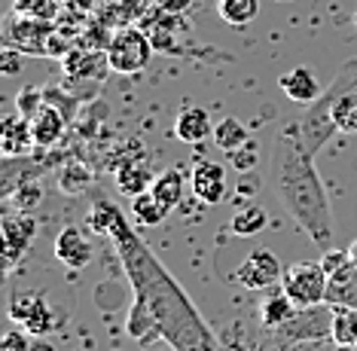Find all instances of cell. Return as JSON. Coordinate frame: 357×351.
<instances>
[{
  "instance_id": "26",
  "label": "cell",
  "mask_w": 357,
  "mask_h": 351,
  "mask_svg": "<svg viewBox=\"0 0 357 351\" xmlns=\"http://www.w3.org/2000/svg\"><path fill=\"white\" fill-rule=\"evenodd\" d=\"M43 107H46V92L28 89V92L19 95V110H22V117H25V119H34Z\"/></svg>"
},
{
  "instance_id": "14",
  "label": "cell",
  "mask_w": 357,
  "mask_h": 351,
  "mask_svg": "<svg viewBox=\"0 0 357 351\" xmlns=\"http://www.w3.org/2000/svg\"><path fill=\"white\" fill-rule=\"evenodd\" d=\"M296 312H299V306L294 299H290L284 290H275L263 299V306H259V324H263L269 333H278L281 327H287V324L294 321Z\"/></svg>"
},
{
  "instance_id": "34",
  "label": "cell",
  "mask_w": 357,
  "mask_h": 351,
  "mask_svg": "<svg viewBox=\"0 0 357 351\" xmlns=\"http://www.w3.org/2000/svg\"><path fill=\"white\" fill-rule=\"evenodd\" d=\"M275 3H290V0H275Z\"/></svg>"
},
{
  "instance_id": "17",
  "label": "cell",
  "mask_w": 357,
  "mask_h": 351,
  "mask_svg": "<svg viewBox=\"0 0 357 351\" xmlns=\"http://www.w3.org/2000/svg\"><path fill=\"white\" fill-rule=\"evenodd\" d=\"M31 132H34L37 147H55L64 135V117L55 107H50V101H46V107L31 119Z\"/></svg>"
},
{
  "instance_id": "23",
  "label": "cell",
  "mask_w": 357,
  "mask_h": 351,
  "mask_svg": "<svg viewBox=\"0 0 357 351\" xmlns=\"http://www.w3.org/2000/svg\"><path fill=\"white\" fill-rule=\"evenodd\" d=\"M132 214H135V220L141 226H156V223L165 220V214H172V211H168L156 199V195L147 190V193H141V195H132Z\"/></svg>"
},
{
  "instance_id": "19",
  "label": "cell",
  "mask_w": 357,
  "mask_h": 351,
  "mask_svg": "<svg viewBox=\"0 0 357 351\" xmlns=\"http://www.w3.org/2000/svg\"><path fill=\"white\" fill-rule=\"evenodd\" d=\"M153 181L156 177L150 174V165H144V162H128V165H123L116 171V184H119V190L128 193V195H141V193H147Z\"/></svg>"
},
{
  "instance_id": "29",
  "label": "cell",
  "mask_w": 357,
  "mask_h": 351,
  "mask_svg": "<svg viewBox=\"0 0 357 351\" xmlns=\"http://www.w3.org/2000/svg\"><path fill=\"white\" fill-rule=\"evenodd\" d=\"M0 351H31V339L22 330H10L0 342Z\"/></svg>"
},
{
  "instance_id": "3",
  "label": "cell",
  "mask_w": 357,
  "mask_h": 351,
  "mask_svg": "<svg viewBox=\"0 0 357 351\" xmlns=\"http://www.w3.org/2000/svg\"><path fill=\"white\" fill-rule=\"evenodd\" d=\"M303 144L318 153L336 132L357 135V59H348L324 95L296 119Z\"/></svg>"
},
{
  "instance_id": "11",
  "label": "cell",
  "mask_w": 357,
  "mask_h": 351,
  "mask_svg": "<svg viewBox=\"0 0 357 351\" xmlns=\"http://www.w3.org/2000/svg\"><path fill=\"white\" fill-rule=\"evenodd\" d=\"M278 86L294 104H314L324 95V89L318 83V77H314V70L305 68V64H299V68H290L287 73H281Z\"/></svg>"
},
{
  "instance_id": "6",
  "label": "cell",
  "mask_w": 357,
  "mask_h": 351,
  "mask_svg": "<svg viewBox=\"0 0 357 351\" xmlns=\"http://www.w3.org/2000/svg\"><path fill=\"white\" fill-rule=\"evenodd\" d=\"M10 318L15 324L25 327L28 336H50L52 327H55V318H52V308L46 303L43 293L37 290H19L13 293L10 299Z\"/></svg>"
},
{
  "instance_id": "7",
  "label": "cell",
  "mask_w": 357,
  "mask_h": 351,
  "mask_svg": "<svg viewBox=\"0 0 357 351\" xmlns=\"http://www.w3.org/2000/svg\"><path fill=\"white\" fill-rule=\"evenodd\" d=\"M235 278L245 290H269V287H278L281 278H284V266L281 260L266 248H257L241 260V266L235 269Z\"/></svg>"
},
{
  "instance_id": "12",
  "label": "cell",
  "mask_w": 357,
  "mask_h": 351,
  "mask_svg": "<svg viewBox=\"0 0 357 351\" xmlns=\"http://www.w3.org/2000/svg\"><path fill=\"white\" fill-rule=\"evenodd\" d=\"M55 257L68 269H86L92 263V244L77 226H64L55 239Z\"/></svg>"
},
{
  "instance_id": "21",
  "label": "cell",
  "mask_w": 357,
  "mask_h": 351,
  "mask_svg": "<svg viewBox=\"0 0 357 351\" xmlns=\"http://www.w3.org/2000/svg\"><path fill=\"white\" fill-rule=\"evenodd\" d=\"M330 339L336 345H357V308H345V306L333 308Z\"/></svg>"
},
{
  "instance_id": "32",
  "label": "cell",
  "mask_w": 357,
  "mask_h": 351,
  "mask_svg": "<svg viewBox=\"0 0 357 351\" xmlns=\"http://www.w3.org/2000/svg\"><path fill=\"white\" fill-rule=\"evenodd\" d=\"M31 351H55V345H52L50 339L37 336V339H31Z\"/></svg>"
},
{
  "instance_id": "31",
  "label": "cell",
  "mask_w": 357,
  "mask_h": 351,
  "mask_svg": "<svg viewBox=\"0 0 357 351\" xmlns=\"http://www.w3.org/2000/svg\"><path fill=\"white\" fill-rule=\"evenodd\" d=\"M19 64H22V55H15L13 49H6V55H3V73H10V77H13V73H19L22 70Z\"/></svg>"
},
{
  "instance_id": "10",
  "label": "cell",
  "mask_w": 357,
  "mask_h": 351,
  "mask_svg": "<svg viewBox=\"0 0 357 351\" xmlns=\"http://www.w3.org/2000/svg\"><path fill=\"white\" fill-rule=\"evenodd\" d=\"M327 306H345L357 308V241L348 248V263L339 269L336 275H330V290H327Z\"/></svg>"
},
{
  "instance_id": "28",
  "label": "cell",
  "mask_w": 357,
  "mask_h": 351,
  "mask_svg": "<svg viewBox=\"0 0 357 351\" xmlns=\"http://www.w3.org/2000/svg\"><path fill=\"white\" fill-rule=\"evenodd\" d=\"M229 159L235 162V168H238V171H250V168L257 165V150H254V144H248V147H241V150L229 153Z\"/></svg>"
},
{
  "instance_id": "1",
  "label": "cell",
  "mask_w": 357,
  "mask_h": 351,
  "mask_svg": "<svg viewBox=\"0 0 357 351\" xmlns=\"http://www.w3.org/2000/svg\"><path fill=\"white\" fill-rule=\"evenodd\" d=\"M89 226L95 232L110 235V241L119 251L128 281H132L135 306L126 321L128 336L135 339L162 336L177 351H223L217 345L211 327L196 312V306L190 303V297L177 284V278L159 263L147 244L137 239V232L128 226L123 211L110 199H101V195L95 199Z\"/></svg>"
},
{
  "instance_id": "4",
  "label": "cell",
  "mask_w": 357,
  "mask_h": 351,
  "mask_svg": "<svg viewBox=\"0 0 357 351\" xmlns=\"http://www.w3.org/2000/svg\"><path fill=\"white\" fill-rule=\"evenodd\" d=\"M281 290L299 308H312L327 303V290H330V275L324 272L321 263H294L284 269Z\"/></svg>"
},
{
  "instance_id": "9",
  "label": "cell",
  "mask_w": 357,
  "mask_h": 351,
  "mask_svg": "<svg viewBox=\"0 0 357 351\" xmlns=\"http://www.w3.org/2000/svg\"><path fill=\"white\" fill-rule=\"evenodd\" d=\"M37 235V220L28 214H6L3 217V257H6V266H13L25 251L31 248Z\"/></svg>"
},
{
  "instance_id": "20",
  "label": "cell",
  "mask_w": 357,
  "mask_h": 351,
  "mask_svg": "<svg viewBox=\"0 0 357 351\" xmlns=\"http://www.w3.org/2000/svg\"><path fill=\"white\" fill-rule=\"evenodd\" d=\"M150 193L156 195V199H159L168 211L177 208V205H181V199H183V174H181V171H172V168L162 171L156 181H153Z\"/></svg>"
},
{
  "instance_id": "24",
  "label": "cell",
  "mask_w": 357,
  "mask_h": 351,
  "mask_svg": "<svg viewBox=\"0 0 357 351\" xmlns=\"http://www.w3.org/2000/svg\"><path fill=\"white\" fill-rule=\"evenodd\" d=\"M266 211L259 208V205H250V208H245V211H238V214L232 217V232L235 235H259L266 230Z\"/></svg>"
},
{
  "instance_id": "27",
  "label": "cell",
  "mask_w": 357,
  "mask_h": 351,
  "mask_svg": "<svg viewBox=\"0 0 357 351\" xmlns=\"http://www.w3.org/2000/svg\"><path fill=\"white\" fill-rule=\"evenodd\" d=\"M13 199H15V205H19L22 211H31L40 199H43V190L37 186V181H28V184H22L19 190L13 193Z\"/></svg>"
},
{
  "instance_id": "33",
  "label": "cell",
  "mask_w": 357,
  "mask_h": 351,
  "mask_svg": "<svg viewBox=\"0 0 357 351\" xmlns=\"http://www.w3.org/2000/svg\"><path fill=\"white\" fill-rule=\"evenodd\" d=\"M336 351H357V345H336Z\"/></svg>"
},
{
  "instance_id": "8",
  "label": "cell",
  "mask_w": 357,
  "mask_h": 351,
  "mask_svg": "<svg viewBox=\"0 0 357 351\" xmlns=\"http://www.w3.org/2000/svg\"><path fill=\"white\" fill-rule=\"evenodd\" d=\"M190 184H192V193H196L199 202H205V205H220L226 195V165L202 159L199 165H192Z\"/></svg>"
},
{
  "instance_id": "2",
  "label": "cell",
  "mask_w": 357,
  "mask_h": 351,
  "mask_svg": "<svg viewBox=\"0 0 357 351\" xmlns=\"http://www.w3.org/2000/svg\"><path fill=\"white\" fill-rule=\"evenodd\" d=\"M272 186L284 211L314 244H330L333 211L321 174L314 168V153L303 144L299 122H284L272 147Z\"/></svg>"
},
{
  "instance_id": "22",
  "label": "cell",
  "mask_w": 357,
  "mask_h": 351,
  "mask_svg": "<svg viewBox=\"0 0 357 351\" xmlns=\"http://www.w3.org/2000/svg\"><path fill=\"white\" fill-rule=\"evenodd\" d=\"M217 13L232 28H245V24H250L259 15V0H220Z\"/></svg>"
},
{
  "instance_id": "18",
  "label": "cell",
  "mask_w": 357,
  "mask_h": 351,
  "mask_svg": "<svg viewBox=\"0 0 357 351\" xmlns=\"http://www.w3.org/2000/svg\"><path fill=\"white\" fill-rule=\"evenodd\" d=\"M214 144L220 147L223 153H235V150H241V147H248L250 141H248L245 122L235 119V117H223L214 126Z\"/></svg>"
},
{
  "instance_id": "5",
  "label": "cell",
  "mask_w": 357,
  "mask_h": 351,
  "mask_svg": "<svg viewBox=\"0 0 357 351\" xmlns=\"http://www.w3.org/2000/svg\"><path fill=\"white\" fill-rule=\"evenodd\" d=\"M153 59V40L137 28H126L110 40L107 61L116 73H141Z\"/></svg>"
},
{
  "instance_id": "15",
  "label": "cell",
  "mask_w": 357,
  "mask_h": 351,
  "mask_svg": "<svg viewBox=\"0 0 357 351\" xmlns=\"http://www.w3.org/2000/svg\"><path fill=\"white\" fill-rule=\"evenodd\" d=\"M330 324H333V312L324 315L318 312V306L312 308H303V312H296V318L287 324V327L278 330V336H287V339H314L321 336L324 330L330 333Z\"/></svg>"
},
{
  "instance_id": "16",
  "label": "cell",
  "mask_w": 357,
  "mask_h": 351,
  "mask_svg": "<svg viewBox=\"0 0 357 351\" xmlns=\"http://www.w3.org/2000/svg\"><path fill=\"white\" fill-rule=\"evenodd\" d=\"M0 141H3V153L10 159L25 156L34 144V132H31V119L25 117H6L3 119V132H0Z\"/></svg>"
},
{
  "instance_id": "25",
  "label": "cell",
  "mask_w": 357,
  "mask_h": 351,
  "mask_svg": "<svg viewBox=\"0 0 357 351\" xmlns=\"http://www.w3.org/2000/svg\"><path fill=\"white\" fill-rule=\"evenodd\" d=\"M89 184H92V174H89L83 165H64V171L59 174V186H61V193H68V195L83 193Z\"/></svg>"
},
{
  "instance_id": "13",
  "label": "cell",
  "mask_w": 357,
  "mask_h": 351,
  "mask_svg": "<svg viewBox=\"0 0 357 351\" xmlns=\"http://www.w3.org/2000/svg\"><path fill=\"white\" fill-rule=\"evenodd\" d=\"M174 135H177V141L192 144V147L202 144L205 137H214V126H211L208 110L183 107L181 113H177V119H174Z\"/></svg>"
},
{
  "instance_id": "30",
  "label": "cell",
  "mask_w": 357,
  "mask_h": 351,
  "mask_svg": "<svg viewBox=\"0 0 357 351\" xmlns=\"http://www.w3.org/2000/svg\"><path fill=\"white\" fill-rule=\"evenodd\" d=\"M345 263H348V251H327L321 260V266L327 275H336L339 269H345Z\"/></svg>"
}]
</instances>
